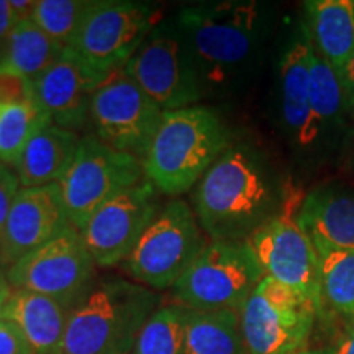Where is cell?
Wrapping results in <instances>:
<instances>
[{
	"label": "cell",
	"mask_w": 354,
	"mask_h": 354,
	"mask_svg": "<svg viewBox=\"0 0 354 354\" xmlns=\"http://www.w3.org/2000/svg\"><path fill=\"white\" fill-rule=\"evenodd\" d=\"M183 30L201 77L203 99L233 94L258 73L274 32V8L256 0L180 7Z\"/></svg>",
	"instance_id": "6da1fadb"
},
{
	"label": "cell",
	"mask_w": 354,
	"mask_h": 354,
	"mask_svg": "<svg viewBox=\"0 0 354 354\" xmlns=\"http://www.w3.org/2000/svg\"><path fill=\"white\" fill-rule=\"evenodd\" d=\"M287 189L261 153L234 145L198 180L192 209L210 241H246L277 214Z\"/></svg>",
	"instance_id": "7a4b0ae2"
},
{
	"label": "cell",
	"mask_w": 354,
	"mask_h": 354,
	"mask_svg": "<svg viewBox=\"0 0 354 354\" xmlns=\"http://www.w3.org/2000/svg\"><path fill=\"white\" fill-rule=\"evenodd\" d=\"M232 146L230 131L214 109L192 105L162 112L143 158L145 177L161 196L179 197Z\"/></svg>",
	"instance_id": "3957f363"
},
{
	"label": "cell",
	"mask_w": 354,
	"mask_h": 354,
	"mask_svg": "<svg viewBox=\"0 0 354 354\" xmlns=\"http://www.w3.org/2000/svg\"><path fill=\"white\" fill-rule=\"evenodd\" d=\"M159 295L123 277L95 279L69 310L63 354H131Z\"/></svg>",
	"instance_id": "277c9868"
},
{
	"label": "cell",
	"mask_w": 354,
	"mask_h": 354,
	"mask_svg": "<svg viewBox=\"0 0 354 354\" xmlns=\"http://www.w3.org/2000/svg\"><path fill=\"white\" fill-rule=\"evenodd\" d=\"M161 7L138 0H95L69 50L99 81L125 69L165 20Z\"/></svg>",
	"instance_id": "5b68a950"
},
{
	"label": "cell",
	"mask_w": 354,
	"mask_h": 354,
	"mask_svg": "<svg viewBox=\"0 0 354 354\" xmlns=\"http://www.w3.org/2000/svg\"><path fill=\"white\" fill-rule=\"evenodd\" d=\"M264 279L246 241H210L172 286L174 304L194 312H240Z\"/></svg>",
	"instance_id": "8992f818"
},
{
	"label": "cell",
	"mask_w": 354,
	"mask_h": 354,
	"mask_svg": "<svg viewBox=\"0 0 354 354\" xmlns=\"http://www.w3.org/2000/svg\"><path fill=\"white\" fill-rule=\"evenodd\" d=\"M205 246L196 212L176 197L162 203L125 261V269L133 281L154 292L172 289Z\"/></svg>",
	"instance_id": "52a82bcc"
},
{
	"label": "cell",
	"mask_w": 354,
	"mask_h": 354,
	"mask_svg": "<svg viewBox=\"0 0 354 354\" xmlns=\"http://www.w3.org/2000/svg\"><path fill=\"white\" fill-rule=\"evenodd\" d=\"M304 197L287 189L281 209L246 240L264 277L290 287L317 307L320 315V277L313 241L299 221Z\"/></svg>",
	"instance_id": "ba28073f"
},
{
	"label": "cell",
	"mask_w": 354,
	"mask_h": 354,
	"mask_svg": "<svg viewBox=\"0 0 354 354\" xmlns=\"http://www.w3.org/2000/svg\"><path fill=\"white\" fill-rule=\"evenodd\" d=\"M125 71L162 112L192 107L203 99L196 63L174 15L154 26Z\"/></svg>",
	"instance_id": "9c48e42d"
},
{
	"label": "cell",
	"mask_w": 354,
	"mask_h": 354,
	"mask_svg": "<svg viewBox=\"0 0 354 354\" xmlns=\"http://www.w3.org/2000/svg\"><path fill=\"white\" fill-rule=\"evenodd\" d=\"M317 307L290 287L264 277L240 308L246 354H297L307 349Z\"/></svg>",
	"instance_id": "30bf717a"
},
{
	"label": "cell",
	"mask_w": 354,
	"mask_h": 354,
	"mask_svg": "<svg viewBox=\"0 0 354 354\" xmlns=\"http://www.w3.org/2000/svg\"><path fill=\"white\" fill-rule=\"evenodd\" d=\"M143 179V162L138 158L110 148L88 131L82 135L76 158L57 185L71 225L81 232L97 209Z\"/></svg>",
	"instance_id": "8fae6325"
},
{
	"label": "cell",
	"mask_w": 354,
	"mask_h": 354,
	"mask_svg": "<svg viewBox=\"0 0 354 354\" xmlns=\"http://www.w3.org/2000/svg\"><path fill=\"white\" fill-rule=\"evenodd\" d=\"M97 264L81 232L68 227L56 238L17 261L6 271L12 289H24L57 300L69 310L95 281Z\"/></svg>",
	"instance_id": "7c38bea8"
},
{
	"label": "cell",
	"mask_w": 354,
	"mask_h": 354,
	"mask_svg": "<svg viewBox=\"0 0 354 354\" xmlns=\"http://www.w3.org/2000/svg\"><path fill=\"white\" fill-rule=\"evenodd\" d=\"M162 110L122 69L100 82L92 95L91 133L117 151L143 158Z\"/></svg>",
	"instance_id": "4fadbf2b"
},
{
	"label": "cell",
	"mask_w": 354,
	"mask_h": 354,
	"mask_svg": "<svg viewBox=\"0 0 354 354\" xmlns=\"http://www.w3.org/2000/svg\"><path fill=\"white\" fill-rule=\"evenodd\" d=\"M161 207V194L145 177L97 209L81 230L97 268L125 263Z\"/></svg>",
	"instance_id": "5bb4252c"
},
{
	"label": "cell",
	"mask_w": 354,
	"mask_h": 354,
	"mask_svg": "<svg viewBox=\"0 0 354 354\" xmlns=\"http://www.w3.org/2000/svg\"><path fill=\"white\" fill-rule=\"evenodd\" d=\"M68 227L73 225L68 218L59 185L21 187L0 240L3 269L7 271L12 264L46 245Z\"/></svg>",
	"instance_id": "9a60e30c"
},
{
	"label": "cell",
	"mask_w": 354,
	"mask_h": 354,
	"mask_svg": "<svg viewBox=\"0 0 354 354\" xmlns=\"http://www.w3.org/2000/svg\"><path fill=\"white\" fill-rule=\"evenodd\" d=\"M100 82L73 51L66 50L56 64L32 82L33 100L53 125L86 135L92 95Z\"/></svg>",
	"instance_id": "2e32d148"
},
{
	"label": "cell",
	"mask_w": 354,
	"mask_h": 354,
	"mask_svg": "<svg viewBox=\"0 0 354 354\" xmlns=\"http://www.w3.org/2000/svg\"><path fill=\"white\" fill-rule=\"evenodd\" d=\"M304 12L313 48L343 82L354 55V0H308Z\"/></svg>",
	"instance_id": "e0dca14e"
},
{
	"label": "cell",
	"mask_w": 354,
	"mask_h": 354,
	"mask_svg": "<svg viewBox=\"0 0 354 354\" xmlns=\"http://www.w3.org/2000/svg\"><path fill=\"white\" fill-rule=\"evenodd\" d=\"M299 221L315 246L354 251V194L323 185L310 190L299 209Z\"/></svg>",
	"instance_id": "ac0fdd59"
},
{
	"label": "cell",
	"mask_w": 354,
	"mask_h": 354,
	"mask_svg": "<svg viewBox=\"0 0 354 354\" xmlns=\"http://www.w3.org/2000/svg\"><path fill=\"white\" fill-rule=\"evenodd\" d=\"M69 308L57 300L24 289H13L2 318L25 335L35 354H63Z\"/></svg>",
	"instance_id": "d6986e66"
},
{
	"label": "cell",
	"mask_w": 354,
	"mask_h": 354,
	"mask_svg": "<svg viewBox=\"0 0 354 354\" xmlns=\"http://www.w3.org/2000/svg\"><path fill=\"white\" fill-rule=\"evenodd\" d=\"M310 43L305 25L282 53L279 64L282 122L292 140L302 148L310 120Z\"/></svg>",
	"instance_id": "ffe728a7"
},
{
	"label": "cell",
	"mask_w": 354,
	"mask_h": 354,
	"mask_svg": "<svg viewBox=\"0 0 354 354\" xmlns=\"http://www.w3.org/2000/svg\"><path fill=\"white\" fill-rule=\"evenodd\" d=\"M82 135L64 130L56 125L41 128L25 151L13 171L19 176L21 187H43L57 184L76 158Z\"/></svg>",
	"instance_id": "44dd1931"
},
{
	"label": "cell",
	"mask_w": 354,
	"mask_h": 354,
	"mask_svg": "<svg viewBox=\"0 0 354 354\" xmlns=\"http://www.w3.org/2000/svg\"><path fill=\"white\" fill-rule=\"evenodd\" d=\"M312 43V41H310ZM349 109L346 91L333 68L318 55L312 44L310 51V120L302 148H312L326 133L339 130Z\"/></svg>",
	"instance_id": "7402d4cb"
},
{
	"label": "cell",
	"mask_w": 354,
	"mask_h": 354,
	"mask_svg": "<svg viewBox=\"0 0 354 354\" xmlns=\"http://www.w3.org/2000/svg\"><path fill=\"white\" fill-rule=\"evenodd\" d=\"M184 354H246L240 312H194L185 323Z\"/></svg>",
	"instance_id": "603a6c76"
},
{
	"label": "cell",
	"mask_w": 354,
	"mask_h": 354,
	"mask_svg": "<svg viewBox=\"0 0 354 354\" xmlns=\"http://www.w3.org/2000/svg\"><path fill=\"white\" fill-rule=\"evenodd\" d=\"M66 50L68 48L48 37L33 20L20 21L8 38L0 68L20 74L33 82L44 71L56 64Z\"/></svg>",
	"instance_id": "cb8c5ba5"
},
{
	"label": "cell",
	"mask_w": 354,
	"mask_h": 354,
	"mask_svg": "<svg viewBox=\"0 0 354 354\" xmlns=\"http://www.w3.org/2000/svg\"><path fill=\"white\" fill-rule=\"evenodd\" d=\"M320 277V315L354 320V251L315 246Z\"/></svg>",
	"instance_id": "d4e9b609"
},
{
	"label": "cell",
	"mask_w": 354,
	"mask_h": 354,
	"mask_svg": "<svg viewBox=\"0 0 354 354\" xmlns=\"http://www.w3.org/2000/svg\"><path fill=\"white\" fill-rule=\"evenodd\" d=\"M50 123L37 102L0 104V162L15 167L26 145Z\"/></svg>",
	"instance_id": "484cf974"
},
{
	"label": "cell",
	"mask_w": 354,
	"mask_h": 354,
	"mask_svg": "<svg viewBox=\"0 0 354 354\" xmlns=\"http://www.w3.org/2000/svg\"><path fill=\"white\" fill-rule=\"evenodd\" d=\"M189 312L174 302L161 305L141 328L131 354H184Z\"/></svg>",
	"instance_id": "4316f807"
},
{
	"label": "cell",
	"mask_w": 354,
	"mask_h": 354,
	"mask_svg": "<svg viewBox=\"0 0 354 354\" xmlns=\"http://www.w3.org/2000/svg\"><path fill=\"white\" fill-rule=\"evenodd\" d=\"M94 6L95 0H38L32 20L69 50Z\"/></svg>",
	"instance_id": "83f0119b"
},
{
	"label": "cell",
	"mask_w": 354,
	"mask_h": 354,
	"mask_svg": "<svg viewBox=\"0 0 354 354\" xmlns=\"http://www.w3.org/2000/svg\"><path fill=\"white\" fill-rule=\"evenodd\" d=\"M33 100L32 81L0 68V104H24Z\"/></svg>",
	"instance_id": "f1b7e54d"
},
{
	"label": "cell",
	"mask_w": 354,
	"mask_h": 354,
	"mask_svg": "<svg viewBox=\"0 0 354 354\" xmlns=\"http://www.w3.org/2000/svg\"><path fill=\"white\" fill-rule=\"evenodd\" d=\"M21 184L13 167L0 162V240L6 228L8 214H10L17 196L20 194Z\"/></svg>",
	"instance_id": "f546056e"
},
{
	"label": "cell",
	"mask_w": 354,
	"mask_h": 354,
	"mask_svg": "<svg viewBox=\"0 0 354 354\" xmlns=\"http://www.w3.org/2000/svg\"><path fill=\"white\" fill-rule=\"evenodd\" d=\"M0 354H35L19 326L6 318H0Z\"/></svg>",
	"instance_id": "4dcf8cb0"
},
{
	"label": "cell",
	"mask_w": 354,
	"mask_h": 354,
	"mask_svg": "<svg viewBox=\"0 0 354 354\" xmlns=\"http://www.w3.org/2000/svg\"><path fill=\"white\" fill-rule=\"evenodd\" d=\"M19 24L20 21L13 13L10 0H0V59H2L13 28Z\"/></svg>",
	"instance_id": "1f68e13d"
},
{
	"label": "cell",
	"mask_w": 354,
	"mask_h": 354,
	"mask_svg": "<svg viewBox=\"0 0 354 354\" xmlns=\"http://www.w3.org/2000/svg\"><path fill=\"white\" fill-rule=\"evenodd\" d=\"M328 351L330 354H354V320L346 322Z\"/></svg>",
	"instance_id": "d6a6232c"
},
{
	"label": "cell",
	"mask_w": 354,
	"mask_h": 354,
	"mask_svg": "<svg viewBox=\"0 0 354 354\" xmlns=\"http://www.w3.org/2000/svg\"><path fill=\"white\" fill-rule=\"evenodd\" d=\"M37 2L38 0H10V6L19 21H26L33 19Z\"/></svg>",
	"instance_id": "836d02e7"
},
{
	"label": "cell",
	"mask_w": 354,
	"mask_h": 354,
	"mask_svg": "<svg viewBox=\"0 0 354 354\" xmlns=\"http://www.w3.org/2000/svg\"><path fill=\"white\" fill-rule=\"evenodd\" d=\"M343 86H344V91H346V95H348L349 109H351V113L354 115V55L351 57V63H349V66H348Z\"/></svg>",
	"instance_id": "e575fe53"
},
{
	"label": "cell",
	"mask_w": 354,
	"mask_h": 354,
	"mask_svg": "<svg viewBox=\"0 0 354 354\" xmlns=\"http://www.w3.org/2000/svg\"><path fill=\"white\" fill-rule=\"evenodd\" d=\"M12 286L8 284L6 276H0V318L3 315V310H6V305L12 295Z\"/></svg>",
	"instance_id": "d590c367"
},
{
	"label": "cell",
	"mask_w": 354,
	"mask_h": 354,
	"mask_svg": "<svg viewBox=\"0 0 354 354\" xmlns=\"http://www.w3.org/2000/svg\"><path fill=\"white\" fill-rule=\"evenodd\" d=\"M297 354H330V351H328V348H326V349H310V348H307V349H304V351H300Z\"/></svg>",
	"instance_id": "8d00e7d4"
},
{
	"label": "cell",
	"mask_w": 354,
	"mask_h": 354,
	"mask_svg": "<svg viewBox=\"0 0 354 354\" xmlns=\"http://www.w3.org/2000/svg\"><path fill=\"white\" fill-rule=\"evenodd\" d=\"M0 276H6V269H3L2 261H0Z\"/></svg>",
	"instance_id": "74e56055"
}]
</instances>
